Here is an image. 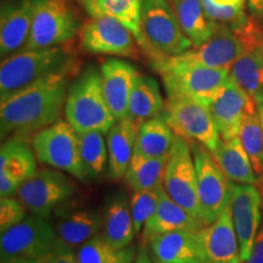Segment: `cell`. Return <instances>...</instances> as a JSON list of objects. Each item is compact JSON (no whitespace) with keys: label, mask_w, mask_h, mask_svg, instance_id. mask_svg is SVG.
I'll return each mask as SVG.
<instances>
[{"label":"cell","mask_w":263,"mask_h":263,"mask_svg":"<svg viewBox=\"0 0 263 263\" xmlns=\"http://www.w3.org/2000/svg\"><path fill=\"white\" fill-rule=\"evenodd\" d=\"M68 78L70 73L54 76L2 103V139H25L61 121L70 87Z\"/></svg>","instance_id":"6da1fadb"},{"label":"cell","mask_w":263,"mask_h":263,"mask_svg":"<svg viewBox=\"0 0 263 263\" xmlns=\"http://www.w3.org/2000/svg\"><path fill=\"white\" fill-rule=\"evenodd\" d=\"M76 60L62 47L24 50L0 66V104L32 85L62 73H72Z\"/></svg>","instance_id":"7a4b0ae2"},{"label":"cell","mask_w":263,"mask_h":263,"mask_svg":"<svg viewBox=\"0 0 263 263\" xmlns=\"http://www.w3.org/2000/svg\"><path fill=\"white\" fill-rule=\"evenodd\" d=\"M141 49L157 68L166 59L193 49L170 0H143L140 11Z\"/></svg>","instance_id":"3957f363"},{"label":"cell","mask_w":263,"mask_h":263,"mask_svg":"<svg viewBox=\"0 0 263 263\" xmlns=\"http://www.w3.org/2000/svg\"><path fill=\"white\" fill-rule=\"evenodd\" d=\"M66 121L77 133L97 130L107 134L117 122L105 99L100 70L90 66L70 84L66 97Z\"/></svg>","instance_id":"277c9868"},{"label":"cell","mask_w":263,"mask_h":263,"mask_svg":"<svg viewBox=\"0 0 263 263\" xmlns=\"http://www.w3.org/2000/svg\"><path fill=\"white\" fill-rule=\"evenodd\" d=\"M55 228L34 215L2 232L0 263H49L61 248Z\"/></svg>","instance_id":"5b68a950"},{"label":"cell","mask_w":263,"mask_h":263,"mask_svg":"<svg viewBox=\"0 0 263 263\" xmlns=\"http://www.w3.org/2000/svg\"><path fill=\"white\" fill-rule=\"evenodd\" d=\"M167 98H185L209 106L222 87L230 80L229 70L168 58L159 67Z\"/></svg>","instance_id":"8992f818"},{"label":"cell","mask_w":263,"mask_h":263,"mask_svg":"<svg viewBox=\"0 0 263 263\" xmlns=\"http://www.w3.org/2000/svg\"><path fill=\"white\" fill-rule=\"evenodd\" d=\"M32 147L39 162L60 170L74 179L89 178L82 162L78 133L67 121H59L32 137Z\"/></svg>","instance_id":"52a82bcc"},{"label":"cell","mask_w":263,"mask_h":263,"mask_svg":"<svg viewBox=\"0 0 263 263\" xmlns=\"http://www.w3.org/2000/svg\"><path fill=\"white\" fill-rule=\"evenodd\" d=\"M80 31V21L66 0H33L32 28L24 50L61 47Z\"/></svg>","instance_id":"ba28073f"},{"label":"cell","mask_w":263,"mask_h":263,"mask_svg":"<svg viewBox=\"0 0 263 263\" xmlns=\"http://www.w3.org/2000/svg\"><path fill=\"white\" fill-rule=\"evenodd\" d=\"M76 184L60 170L41 168L20 186L16 193L31 215L50 218L52 211L71 199Z\"/></svg>","instance_id":"9c48e42d"},{"label":"cell","mask_w":263,"mask_h":263,"mask_svg":"<svg viewBox=\"0 0 263 263\" xmlns=\"http://www.w3.org/2000/svg\"><path fill=\"white\" fill-rule=\"evenodd\" d=\"M194 162L197 178V197L203 226L210 224L228 207L230 180L217 163L211 151L192 141Z\"/></svg>","instance_id":"30bf717a"},{"label":"cell","mask_w":263,"mask_h":263,"mask_svg":"<svg viewBox=\"0 0 263 263\" xmlns=\"http://www.w3.org/2000/svg\"><path fill=\"white\" fill-rule=\"evenodd\" d=\"M81 44L90 54L139 59V44L133 32L122 21L103 12L90 15L82 28Z\"/></svg>","instance_id":"8fae6325"},{"label":"cell","mask_w":263,"mask_h":263,"mask_svg":"<svg viewBox=\"0 0 263 263\" xmlns=\"http://www.w3.org/2000/svg\"><path fill=\"white\" fill-rule=\"evenodd\" d=\"M162 115L176 136L199 143L211 153L218 146L221 136L206 105L185 98H168Z\"/></svg>","instance_id":"7c38bea8"},{"label":"cell","mask_w":263,"mask_h":263,"mask_svg":"<svg viewBox=\"0 0 263 263\" xmlns=\"http://www.w3.org/2000/svg\"><path fill=\"white\" fill-rule=\"evenodd\" d=\"M162 186L173 201L194 217L201 219L192 146L188 140L179 136L176 137L173 149L170 154Z\"/></svg>","instance_id":"4fadbf2b"},{"label":"cell","mask_w":263,"mask_h":263,"mask_svg":"<svg viewBox=\"0 0 263 263\" xmlns=\"http://www.w3.org/2000/svg\"><path fill=\"white\" fill-rule=\"evenodd\" d=\"M229 211L239 240L240 256L245 262L251 254L255 238L261 228L262 195L252 184L230 182Z\"/></svg>","instance_id":"5bb4252c"},{"label":"cell","mask_w":263,"mask_h":263,"mask_svg":"<svg viewBox=\"0 0 263 263\" xmlns=\"http://www.w3.org/2000/svg\"><path fill=\"white\" fill-rule=\"evenodd\" d=\"M209 110L222 139H233L239 137L245 117L257 111V104L229 80L213 98Z\"/></svg>","instance_id":"9a60e30c"},{"label":"cell","mask_w":263,"mask_h":263,"mask_svg":"<svg viewBox=\"0 0 263 263\" xmlns=\"http://www.w3.org/2000/svg\"><path fill=\"white\" fill-rule=\"evenodd\" d=\"M37 156L25 139L10 138L0 149V196L17 193L20 186L37 172Z\"/></svg>","instance_id":"2e32d148"},{"label":"cell","mask_w":263,"mask_h":263,"mask_svg":"<svg viewBox=\"0 0 263 263\" xmlns=\"http://www.w3.org/2000/svg\"><path fill=\"white\" fill-rule=\"evenodd\" d=\"M245 50L246 45L242 39L228 26L218 24L215 34L206 43L173 58L206 67L229 70Z\"/></svg>","instance_id":"e0dca14e"},{"label":"cell","mask_w":263,"mask_h":263,"mask_svg":"<svg viewBox=\"0 0 263 263\" xmlns=\"http://www.w3.org/2000/svg\"><path fill=\"white\" fill-rule=\"evenodd\" d=\"M197 238L203 263H242L229 207L212 223L197 230Z\"/></svg>","instance_id":"ac0fdd59"},{"label":"cell","mask_w":263,"mask_h":263,"mask_svg":"<svg viewBox=\"0 0 263 263\" xmlns=\"http://www.w3.org/2000/svg\"><path fill=\"white\" fill-rule=\"evenodd\" d=\"M138 76L133 65L120 59H108L100 66L105 99L117 121L128 117V104Z\"/></svg>","instance_id":"d6986e66"},{"label":"cell","mask_w":263,"mask_h":263,"mask_svg":"<svg viewBox=\"0 0 263 263\" xmlns=\"http://www.w3.org/2000/svg\"><path fill=\"white\" fill-rule=\"evenodd\" d=\"M55 232L62 245L76 250L103 229V213L91 207L66 206L58 212Z\"/></svg>","instance_id":"ffe728a7"},{"label":"cell","mask_w":263,"mask_h":263,"mask_svg":"<svg viewBox=\"0 0 263 263\" xmlns=\"http://www.w3.org/2000/svg\"><path fill=\"white\" fill-rule=\"evenodd\" d=\"M33 0H22L16 5H6L0 24V55L8 59L24 51L32 28Z\"/></svg>","instance_id":"44dd1931"},{"label":"cell","mask_w":263,"mask_h":263,"mask_svg":"<svg viewBox=\"0 0 263 263\" xmlns=\"http://www.w3.org/2000/svg\"><path fill=\"white\" fill-rule=\"evenodd\" d=\"M154 257L166 263H203L197 232L174 230L154 236L150 240Z\"/></svg>","instance_id":"7402d4cb"},{"label":"cell","mask_w":263,"mask_h":263,"mask_svg":"<svg viewBox=\"0 0 263 263\" xmlns=\"http://www.w3.org/2000/svg\"><path fill=\"white\" fill-rule=\"evenodd\" d=\"M203 227L201 219L194 217L164 192L163 186L160 192V201L155 213L143 228L144 241L150 242L154 236L174 232V230H200Z\"/></svg>","instance_id":"603a6c76"},{"label":"cell","mask_w":263,"mask_h":263,"mask_svg":"<svg viewBox=\"0 0 263 263\" xmlns=\"http://www.w3.org/2000/svg\"><path fill=\"white\" fill-rule=\"evenodd\" d=\"M138 124L129 118L117 121L106 137L108 150V176L114 180L124 179L134 155Z\"/></svg>","instance_id":"cb8c5ba5"},{"label":"cell","mask_w":263,"mask_h":263,"mask_svg":"<svg viewBox=\"0 0 263 263\" xmlns=\"http://www.w3.org/2000/svg\"><path fill=\"white\" fill-rule=\"evenodd\" d=\"M101 234L115 248H126L137 235L132 218L130 201L126 194L118 193L111 196L103 212Z\"/></svg>","instance_id":"d4e9b609"},{"label":"cell","mask_w":263,"mask_h":263,"mask_svg":"<svg viewBox=\"0 0 263 263\" xmlns=\"http://www.w3.org/2000/svg\"><path fill=\"white\" fill-rule=\"evenodd\" d=\"M230 80L256 104H263V43L248 48L229 68Z\"/></svg>","instance_id":"484cf974"},{"label":"cell","mask_w":263,"mask_h":263,"mask_svg":"<svg viewBox=\"0 0 263 263\" xmlns=\"http://www.w3.org/2000/svg\"><path fill=\"white\" fill-rule=\"evenodd\" d=\"M217 163L230 182L256 185L258 177L256 174L251 161L244 147L240 143L239 137L233 139H219L218 146L212 151Z\"/></svg>","instance_id":"4316f807"},{"label":"cell","mask_w":263,"mask_h":263,"mask_svg":"<svg viewBox=\"0 0 263 263\" xmlns=\"http://www.w3.org/2000/svg\"><path fill=\"white\" fill-rule=\"evenodd\" d=\"M162 112L163 99L159 82L151 76L139 74L130 93L127 118L140 126L143 122L160 116Z\"/></svg>","instance_id":"83f0119b"},{"label":"cell","mask_w":263,"mask_h":263,"mask_svg":"<svg viewBox=\"0 0 263 263\" xmlns=\"http://www.w3.org/2000/svg\"><path fill=\"white\" fill-rule=\"evenodd\" d=\"M176 137V133L161 114L138 127L134 154L144 157L170 156Z\"/></svg>","instance_id":"f1b7e54d"},{"label":"cell","mask_w":263,"mask_h":263,"mask_svg":"<svg viewBox=\"0 0 263 263\" xmlns=\"http://www.w3.org/2000/svg\"><path fill=\"white\" fill-rule=\"evenodd\" d=\"M171 3L194 48H199L215 34L218 24L207 16L201 0H171Z\"/></svg>","instance_id":"f546056e"},{"label":"cell","mask_w":263,"mask_h":263,"mask_svg":"<svg viewBox=\"0 0 263 263\" xmlns=\"http://www.w3.org/2000/svg\"><path fill=\"white\" fill-rule=\"evenodd\" d=\"M168 157H144L134 154L124 174V182L133 192L159 189L163 184Z\"/></svg>","instance_id":"4dcf8cb0"},{"label":"cell","mask_w":263,"mask_h":263,"mask_svg":"<svg viewBox=\"0 0 263 263\" xmlns=\"http://www.w3.org/2000/svg\"><path fill=\"white\" fill-rule=\"evenodd\" d=\"M136 248H115L101 233L76 250V263H133Z\"/></svg>","instance_id":"1f68e13d"},{"label":"cell","mask_w":263,"mask_h":263,"mask_svg":"<svg viewBox=\"0 0 263 263\" xmlns=\"http://www.w3.org/2000/svg\"><path fill=\"white\" fill-rule=\"evenodd\" d=\"M89 14L103 12L122 21L136 35L138 44L143 45L140 31V11L143 0H82Z\"/></svg>","instance_id":"d6a6232c"},{"label":"cell","mask_w":263,"mask_h":263,"mask_svg":"<svg viewBox=\"0 0 263 263\" xmlns=\"http://www.w3.org/2000/svg\"><path fill=\"white\" fill-rule=\"evenodd\" d=\"M104 136L97 130L78 133L82 162L89 178H98L108 168V150Z\"/></svg>","instance_id":"836d02e7"},{"label":"cell","mask_w":263,"mask_h":263,"mask_svg":"<svg viewBox=\"0 0 263 263\" xmlns=\"http://www.w3.org/2000/svg\"><path fill=\"white\" fill-rule=\"evenodd\" d=\"M239 139L257 177L263 178V129L257 111L248 115L242 121Z\"/></svg>","instance_id":"e575fe53"},{"label":"cell","mask_w":263,"mask_h":263,"mask_svg":"<svg viewBox=\"0 0 263 263\" xmlns=\"http://www.w3.org/2000/svg\"><path fill=\"white\" fill-rule=\"evenodd\" d=\"M161 188L162 186H160L159 189L138 190L132 195L130 211L137 234H139L146 222L155 213L157 206H159Z\"/></svg>","instance_id":"d590c367"},{"label":"cell","mask_w":263,"mask_h":263,"mask_svg":"<svg viewBox=\"0 0 263 263\" xmlns=\"http://www.w3.org/2000/svg\"><path fill=\"white\" fill-rule=\"evenodd\" d=\"M27 210L18 199L8 196L0 200V232L21 223L27 217Z\"/></svg>","instance_id":"8d00e7d4"},{"label":"cell","mask_w":263,"mask_h":263,"mask_svg":"<svg viewBox=\"0 0 263 263\" xmlns=\"http://www.w3.org/2000/svg\"><path fill=\"white\" fill-rule=\"evenodd\" d=\"M244 263H263V223L255 238L251 254Z\"/></svg>","instance_id":"74e56055"},{"label":"cell","mask_w":263,"mask_h":263,"mask_svg":"<svg viewBox=\"0 0 263 263\" xmlns=\"http://www.w3.org/2000/svg\"><path fill=\"white\" fill-rule=\"evenodd\" d=\"M49 263H76V251L67 246L61 245V248Z\"/></svg>","instance_id":"f35d334b"},{"label":"cell","mask_w":263,"mask_h":263,"mask_svg":"<svg viewBox=\"0 0 263 263\" xmlns=\"http://www.w3.org/2000/svg\"><path fill=\"white\" fill-rule=\"evenodd\" d=\"M248 5L251 15L263 24V0H248Z\"/></svg>","instance_id":"ab89813d"},{"label":"cell","mask_w":263,"mask_h":263,"mask_svg":"<svg viewBox=\"0 0 263 263\" xmlns=\"http://www.w3.org/2000/svg\"><path fill=\"white\" fill-rule=\"evenodd\" d=\"M133 263H156V262H154L153 259L150 258V256H149V254H147L145 248H144V246H141V248L139 249V251H138L136 259H134Z\"/></svg>","instance_id":"60d3db41"},{"label":"cell","mask_w":263,"mask_h":263,"mask_svg":"<svg viewBox=\"0 0 263 263\" xmlns=\"http://www.w3.org/2000/svg\"><path fill=\"white\" fill-rule=\"evenodd\" d=\"M217 5L223 6H245V0H212Z\"/></svg>","instance_id":"b9f144b4"},{"label":"cell","mask_w":263,"mask_h":263,"mask_svg":"<svg viewBox=\"0 0 263 263\" xmlns=\"http://www.w3.org/2000/svg\"><path fill=\"white\" fill-rule=\"evenodd\" d=\"M257 112L259 116V120H261V124H262V129H263V104L258 105L257 106Z\"/></svg>","instance_id":"7bdbcfd3"},{"label":"cell","mask_w":263,"mask_h":263,"mask_svg":"<svg viewBox=\"0 0 263 263\" xmlns=\"http://www.w3.org/2000/svg\"><path fill=\"white\" fill-rule=\"evenodd\" d=\"M262 188H263V178H262ZM262 211H263V189H262Z\"/></svg>","instance_id":"ee69618b"},{"label":"cell","mask_w":263,"mask_h":263,"mask_svg":"<svg viewBox=\"0 0 263 263\" xmlns=\"http://www.w3.org/2000/svg\"><path fill=\"white\" fill-rule=\"evenodd\" d=\"M156 263H166V262H161V261H157V259H155Z\"/></svg>","instance_id":"f6af8a7d"}]
</instances>
